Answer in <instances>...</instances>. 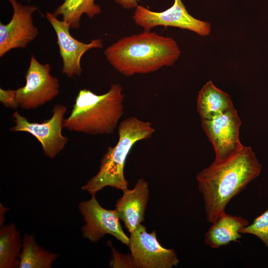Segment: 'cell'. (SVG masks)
<instances>
[{
  "label": "cell",
  "instance_id": "7",
  "mask_svg": "<svg viewBox=\"0 0 268 268\" xmlns=\"http://www.w3.org/2000/svg\"><path fill=\"white\" fill-rule=\"evenodd\" d=\"M50 65L40 64L34 55L25 73L26 83L15 89L19 106L34 109L54 99L59 94V79L51 75Z\"/></svg>",
  "mask_w": 268,
  "mask_h": 268
},
{
  "label": "cell",
  "instance_id": "11",
  "mask_svg": "<svg viewBox=\"0 0 268 268\" xmlns=\"http://www.w3.org/2000/svg\"><path fill=\"white\" fill-rule=\"evenodd\" d=\"M13 8V15L7 24L0 23V57L13 49L25 48L38 35L33 23L35 5H24L16 0H8Z\"/></svg>",
  "mask_w": 268,
  "mask_h": 268
},
{
  "label": "cell",
  "instance_id": "4",
  "mask_svg": "<svg viewBox=\"0 0 268 268\" xmlns=\"http://www.w3.org/2000/svg\"><path fill=\"white\" fill-rule=\"evenodd\" d=\"M152 125L135 117L121 122L118 128V141L115 146L108 147L101 159L98 172L81 189L93 196L106 187L122 191L128 188L129 182L124 172L127 158L136 142L151 137L155 131Z\"/></svg>",
  "mask_w": 268,
  "mask_h": 268
},
{
  "label": "cell",
  "instance_id": "14",
  "mask_svg": "<svg viewBox=\"0 0 268 268\" xmlns=\"http://www.w3.org/2000/svg\"><path fill=\"white\" fill-rule=\"evenodd\" d=\"M248 225L246 219L225 213L212 223L205 234V243L212 248H218L231 242H239L242 237L240 230Z\"/></svg>",
  "mask_w": 268,
  "mask_h": 268
},
{
  "label": "cell",
  "instance_id": "22",
  "mask_svg": "<svg viewBox=\"0 0 268 268\" xmlns=\"http://www.w3.org/2000/svg\"><path fill=\"white\" fill-rule=\"evenodd\" d=\"M115 2L127 9H132L137 6L136 0H115Z\"/></svg>",
  "mask_w": 268,
  "mask_h": 268
},
{
  "label": "cell",
  "instance_id": "19",
  "mask_svg": "<svg viewBox=\"0 0 268 268\" xmlns=\"http://www.w3.org/2000/svg\"><path fill=\"white\" fill-rule=\"evenodd\" d=\"M240 233L257 236L268 249V209L256 218L251 224L241 229Z\"/></svg>",
  "mask_w": 268,
  "mask_h": 268
},
{
  "label": "cell",
  "instance_id": "1",
  "mask_svg": "<svg viewBox=\"0 0 268 268\" xmlns=\"http://www.w3.org/2000/svg\"><path fill=\"white\" fill-rule=\"evenodd\" d=\"M262 168L251 147L244 146L228 160L213 161L200 172L196 179L207 221L212 224L225 213L229 201L260 175Z\"/></svg>",
  "mask_w": 268,
  "mask_h": 268
},
{
  "label": "cell",
  "instance_id": "6",
  "mask_svg": "<svg viewBox=\"0 0 268 268\" xmlns=\"http://www.w3.org/2000/svg\"><path fill=\"white\" fill-rule=\"evenodd\" d=\"M201 123L213 146L215 153L214 162L227 161L243 148L239 139L242 123L234 106L211 119L201 120Z\"/></svg>",
  "mask_w": 268,
  "mask_h": 268
},
{
  "label": "cell",
  "instance_id": "18",
  "mask_svg": "<svg viewBox=\"0 0 268 268\" xmlns=\"http://www.w3.org/2000/svg\"><path fill=\"white\" fill-rule=\"evenodd\" d=\"M100 12L101 8L95 3V0H65L53 14L56 16L62 15L70 28L77 29L83 14L92 18Z\"/></svg>",
  "mask_w": 268,
  "mask_h": 268
},
{
  "label": "cell",
  "instance_id": "12",
  "mask_svg": "<svg viewBox=\"0 0 268 268\" xmlns=\"http://www.w3.org/2000/svg\"><path fill=\"white\" fill-rule=\"evenodd\" d=\"M46 17L56 33L63 62L62 73L69 78L80 75L81 57L91 49L102 48L101 39L92 40L89 43H83L73 38L69 33V25L63 20H59L53 13L47 12Z\"/></svg>",
  "mask_w": 268,
  "mask_h": 268
},
{
  "label": "cell",
  "instance_id": "3",
  "mask_svg": "<svg viewBox=\"0 0 268 268\" xmlns=\"http://www.w3.org/2000/svg\"><path fill=\"white\" fill-rule=\"evenodd\" d=\"M124 98L120 83L112 84L101 95L80 89L69 116L64 120V128L92 135L113 134L124 114Z\"/></svg>",
  "mask_w": 268,
  "mask_h": 268
},
{
  "label": "cell",
  "instance_id": "2",
  "mask_svg": "<svg viewBox=\"0 0 268 268\" xmlns=\"http://www.w3.org/2000/svg\"><path fill=\"white\" fill-rule=\"evenodd\" d=\"M180 54L174 39L150 31L124 37L104 51L108 63L126 76L149 73L172 66Z\"/></svg>",
  "mask_w": 268,
  "mask_h": 268
},
{
  "label": "cell",
  "instance_id": "23",
  "mask_svg": "<svg viewBox=\"0 0 268 268\" xmlns=\"http://www.w3.org/2000/svg\"><path fill=\"white\" fill-rule=\"evenodd\" d=\"M0 226H1L3 225L4 219V214L7 211V207H4L1 203H0Z\"/></svg>",
  "mask_w": 268,
  "mask_h": 268
},
{
  "label": "cell",
  "instance_id": "15",
  "mask_svg": "<svg viewBox=\"0 0 268 268\" xmlns=\"http://www.w3.org/2000/svg\"><path fill=\"white\" fill-rule=\"evenodd\" d=\"M197 110L201 120L211 119L233 106L229 95L207 81L198 93Z\"/></svg>",
  "mask_w": 268,
  "mask_h": 268
},
{
  "label": "cell",
  "instance_id": "17",
  "mask_svg": "<svg viewBox=\"0 0 268 268\" xmlns=\"http://www.w3.org/2000/svg\"><path fill=\"white\" fill-rule=\"evenodd\" d=\"M22 238L14 223L0 229V268H17L22 248Z\"/></svg>",
  "mask_w": 268,
  "mask_h": 268
},
{
  "label": "cell",
  "instance_id": "10",
  "mask_svg": "<svg viewBox=\"0 0 268 268\" xmlns=\"http://www.w3.org/2000/svg\"><path fill=\"white\" fill-rule=\"evenodd\" d=\"M78 209L85 222L81 229L83 238L96 243L105 235L110 234L129 246L130 238L122 229L116 209L110 210L103 207L95 195L91 196L89 200L80 202Z\"/></svg>",
  "mask_w": 268,
  "mask_h": 268
},
{
  "label": "cell",
  "instance_id": "8",
  "mask_svg": "<svg viewBox=\"0 0 268 268\" xmlns=\"http://www.w3.org/2000/svg\"><path fill=\"white\" fill-rule=\"evenodd\" d=\"M133 19L144 31H150L153 27L163 26L186 29L204 37L211 32L210 23L189 14L182 0H174L170 8L161 12L153 11L143 6L137 5Z\"/></svg>",
  "mask_w": 268,
  "mask_h": 268
},
{
  "label": "cell",
  "instance_id": "20",
  "mask_svg": "<svg viewBox=\"0 0 268 268\" xmlns=\"http://www.w3.org/2000/svg\"><path fill=\"white\" fill-rule=\"evenodd\" d=\"M108 244L112 252V259L110 263V266L112 268H135L132 256L123 255L119 253L111 245V241Z\"/></svg>",
  "mask_w": 268,
  "mask_h": 268
},
{
  "label": "cell",
  "instance_id": "21",
  "mask_svg": "<svg viewBox=\"0 0 268 268\" xmlns=\"http://www.w3.org/2000/svg\"><path fill=\"white\" fill-rule=\"evenodd\" d=\"M0 102L6 108L17 109L19 107L15 90L0 88Z\"/></svg>",
  "mask_w": 268,
  "mask_h": 268
},
{
  "label": "cell",
  "instance_id": "9",
  "mask_svg": "<svg viewBox=\"0 0 268 268\" xmlns=\"http://www.w3.org/2000/svg\"><path fill=\"white\" fill-rule=\"evenodd\" d=\"M130 234L128 247L135 268H171L178 266L179 260L175 250L163 247L154 230L148 233L140 224Z\"/></svg>",
  "mask_w": 268,
  "mask_h": 268
},
{
  "label": "cell",
  "instance_id": "5",
  "mask_svg": "<svg viewBox=\"0 0 268 268\" xmlns=\"http://www.w3.org/2000/svg\"><path fill=\"white\" fill-rule=\"evenodd\" d=\"M67 111L65 105L57 104L52 110V117L42 123L30 122L18 111H15L12 118L15 125L9 130L31 134L41 144L45 155L54 158L63 150L68 141L67 137L62 134Z\"/></svg>",
  "mask_w": 268,
  "mask_h": 268
},
{
  "label": "cell",
  "instance_id": "16",
  "mask_svg": "<svg viewBox=\"0 0 268 268\" xmlns=\"http://www.w3.org/2000/svg\"><path fill=\"white\" fill-rule=\"evenodd\" d=\"M22 242L19 268H51L60 256L38 245L33 234L25 233Z\"/></svg>",
  "mask_w": 268,
  "mask_h": 268
},
{
  "label": "cell",
  "instance_id": "13",
  "mask_svg": "<svg viewBox=\"0 0 268 268\" xmlns=\"http://www.w3.org/2000/svg\"><path fill=\"white\" fill-rule=\"evenodd\" d=\"M123 195L115 204L120 219L130 233H132L144 219L145 211L149 199L148 183L139 179L134 188L123 191Z\"/></svg>",
  "mask_w": 268,
  "mask_h": 268
}]
</instances>
